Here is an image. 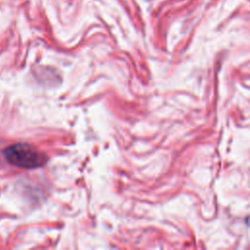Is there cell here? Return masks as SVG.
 I'll list each match as a JSON object with an SVG mask.
<instances>
[{
    "label": "cell",
    "instance_id": "1",
    "mask_svg": "<svg viewBox=\"0 0 250 250\" xmlns=\"http://www.w3.org/2000/svg\"><path fill=\"white\" fill-rule=\"evenodd\" d=\"M3 153L9 163L20 168H38L45 165L48 161V157L45 153L24 143L9 146L4 149Z\"/></svg>",
    "mask_w": 250,
    "mask_h": 250
}]
</instances>
